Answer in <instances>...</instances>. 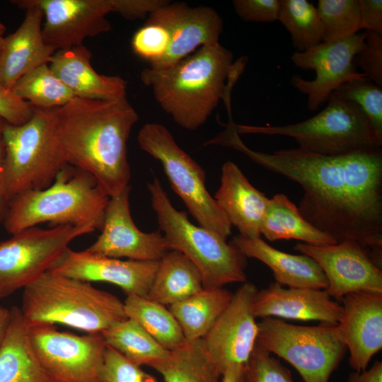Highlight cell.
Masks as SVG:
<instances>
[{
  "label": "cell",
  "instance_id": "cell-1",
  "mask_svg": "<svg viewBox=\"0 0 382 382\" xmlns=\"http://www.w3.org/2000/svg\"><path fill=\"white\" fill-rule=\"evenodd\" d=\"M219 144L301 185L302 216L337 243L357 242L381 267L382 148L339 156L299 147L266 153L247 146L232 127L221 134Z\"/></svg>",
  "mask_w": 382,
  "mask_h": 382
},
{
  "label": "cell",
  "instance_id": "cell-2",
  "mask_svg": "<svg viewBox=\"0 0 382 382\" xmlns=\"http://www.w3.org/2000/svg\"><path fill=\"white\" fill-rule=\"evenodd\" d=\"M54 112L69 165L91 173L110 197L129 186L127 144L139 115L127 96L115 100L75 97Z\"/></svg>",
  "mask_w": 382,
  "mask_h": 382
},
{
  "label": "cell",
  "instance_id": "cell-3",
  "mask_svg": "<svg viewBox=\"0 0 382 382\" xmlns=\"http://www.w3.org/2000/svg\"><path fill=\"white\" fill-rule=\"evenodd\" d=\"M247 57L233 54L219 42L199 47L166 69H144L140 79L151 88L159 106L187 130L204 125L220 100L231 97Z\"/></svg>",
  "mask_w": 382,
  "mask_h": 382
},
{
  "label": "cell",
  "instance_id": "cell-4",
  "mask_svg": "<svg viewBox=\"0 0 382 382\" xmlns=\"http://www.w3.org/2000/svg\"><path fill=\"white\" fill-rule=\"evenodd\" d=\"M21 310L28 325L62 324L88 334L102 333L127 318L116 296L50 270L23 289Z\"/></svg>",
  "mask_w": 382,
  "mask_h": 382
},
{
  "label": "cell",
  "instance_id": "cell-5",
  "mask_svg": "<svg viewBox=\"0 0 382 382\" xmlns=\"http://www.w3.org/2000/svg\"><path fill=\"white\" fill-rule=\"evenodd\" d=\"M109 199L91 173L68 164L48 187L13 198L3 224L11 235L46 222L100 231Z\"/></svg>",
  "mask_w": 382,
  "mask_h": 382
},
{
  "label": "cell",
  "instance_id": "cell-6",
  "mask_svg": "<svg viewBox=\"0 0 382 382\" xmlns=\"http://www.w3.org/2000/svg\"><path fill=\"white\" fill-rule=\"evenodd\" d=\"M151 206L168 250H178L199 270L204 287L245 282L246 257L217 233L190 221L172 204L159 180L147 183Z\"/></svg>",
  "mask_w": 382,
  "mask_h": 382
},
{
  "label": "cell",
  "instance_id": "cell-7",
  "mask_svg": "<svg viewBox=\"0 0 382 382\" xmlns=\"http://www.w3.org/2000/svg\"><path fill=\"white\" fill-rule=\"evenodd\" d=\"M4 179L11 201L30 190L48 187L68 165L59 140L54 109L34 108L21 125L5 122Z\"/></svg>",
  "mask_w": 382,
  "mask_h": 382
},
{
  "label": "cell",
  "instance_id": "cell-8",
  "mask_svg": "<svg viewBox=\"0 0 382 382\" xmlns=\"http://www.w3.org/2000/svg\"><path fill=\"white\" fill-rule=\"evenodd\" d=\"M328 105L313 117L282 126L239 125L241 134L280 135L293 138L299 148L325 156H339L382 147L369 120L354 103L332 93Z\"/></svg>",
  "mask_w": 382,
  "mask_h": 382
},
{
  "label": "cell",
  "instance_id": "cell-9",
  "mask_svg": "<svg viewBox=\"0 0 382 382\" xmlns=\"http://www.w3.org/2000/svg\"><path fill=\"white\" fill-rule=\"evenodd\" d=\"M137 141L161 163L173 190L198 224L226 239L232 226L208 192L204 169L178 145L170 131L159 123L149 122L139 130Z\"/></svg>",
  "mask_w": 382,
  "mask_h": 382
},
{
  "label": "cell",
  "instance_id": "cell-10",
  "mask_svg": "<svg viewBox=\"0 0 382 382\" xmlns=\"http://www.w3.org/2000/svg\"><path fill=\"white\" fill-rule=\"evenodd\" d=\"M257 327V342L292 365L304 382H329L347 351L336 325L303 326L268 317Z\"/></svg>",
  "mask_w": 382,
  "mask_h": 382
},
{
  "label": "cell",
  "instance_id": "cell-11",
  "mask_svg": "<svg viewBox=\"0 0 382 382\" xmlns=\"http://www.w3.org/2000/svg\"><path fill=\"white\" fill-rule=\"evenodd\" d=\"M96 229L90 225L26 228L0 241V299L49 271L75 238Z\"/></svg>",
  "mask_w": 382,
  "mask_h": 382
},
{
  "label": "cell",
  "instance_id": "cell-12",
  "mask_svg": "<svg viewBox=\"0 0 382 382\" xmlns=\"http://www.w3.org/2000/svg\"><path fill=\"white\" fill-rule=\"evenodd\" d=\"M28 326L35 355L54 382H102L107 344L101 333L81 336L51 324Z\"/></svg>",
  "mask_w": 382,
  "mask_h": 382
},
{
  "label": "cell",
  "instance_id": "cell-13",
  "mask_svg": "<svg viewBox=\"0 0 382 382\" xmlns=\"http://www.w3.org/2000/svg\"><path fill=\"white\" fill-rule=\"evenodd\" d=\"M366 36L365 31L331 42H320L302 52H294L291 61L298 68L314 70L316 77L306 80L295 74L291 86L307 96V108L317 111L330 96L345 82L368 79L357 71L353 59Z\"/></svg>",
  "mask_w": 382,
  "mask_h": 382
},
{
  "label": "cell",
  "instance_id": "cell-14",
  "mask_svg": "<svg viewBox=\"0 0 382 382\" xmlns=\"http://www.w3.org/2000/svg\"><path fill=\"white\" fill-rule=\"evenodd\" d=\"M294 249L312 257L323 270L329 296L342 299L357 291L382 292V270L357 242L321 245L296 243Z\"/></svg>",
  "mask_w": 382,
  "mask_h": 382
},
{
  "label": "cell",
  "instance_id": "cell-15",
  "mask_svg": "<svg viewBox=\"0 0 382 382\" xmlns=\"http://www.w3.org/2000/svg\"><path fill=\"white\" fill-rule=\"evenodd\" d=\"M257 291L253 283H243L202 339L222 374L231 364L245 366L257 343L258 327L252 307Z\"/></svg>",
  "mask_w": 382,
  "mask_h": 382
},
{
  "label": "cell",
  "instance_id": "cell-16",
  "mask_svg": "<svg viewBox=\"0 0 382 382\" xmlns=\"http://www.w3.org/2000/svg\"><path fill=\"white\" fill-rule=\"evenodd\" d=\"M19 1L42 11L43 40L57 50L82 45L87 37L111 29L106 16L113 12L112 0Z\"/></svg>",
  "mask_w": 382,
  "mask_h": 382
},
{
  "label": "cell",
  "instance_id": "cell-17",
  "mask_svg": "<svg viewBox=\"0 0 382 382\" xmlns=\"http://www.w3.org/2000/svg\"><path fill=\"white\" fill-rule=\"evenodd\" d=\"M128 186L110 197L101 233L86 250L112 258L157 262L168 251L161 231L145 233L139 230L131 216Z\"/></svg>",
  "mask_w": 382,
  "mask_h": 382
},
{
  "label": "cell",
  "instance_id": "cell-18",
  "mask_svg": "<svg viewBox=\"0 0 382 382\" xmlns=\"http://www.w3.org/2000/svg\"><path fill=\"white\" fill-rule=\"evenodd\" d=\"M146 22L164 26L170 34L166 54L150 66L158 70L174 66L196 48L219 43L223 31L222 18L215 9L185 2L169 1L150 13Z\"/></svg>",
  "mask_w": 382,
  "mask_h": 382
},
{
  "label": "cell",
  "instance_id": "cell-19",
  "mask_svg": "<svg viewBox=\"0 0 382 382\" xmlns=\"http://www.w3.org/2000/svg\"><path fill=\"white\" fill-rule=\"evenodd\" d=\"M158 262L122 260L68 248L50 271L88 282H108L118 286L127 296L146 297Z\"/></svg>",
  "mask_w": 382,
  "mask_h": 382
},
{
  "label": "cell",
  "instance_id": "cell-20",
  "mask_svg": "<svg viewBox=\"0 0 382 382\" xmlns=\"http://www.w3.org/2000/svg\"><path fill=\"white\" fill-rule=\"evenodd\" d=\"M341 300L337 330L349 352L350 366L361 371L382 348V292H352Z\"/></svg>",
  "mask_w": 382,
  "mask_h": 382
},
{
  "label": "cell",
  "instance_id": "cell-21",
  "mask_svg": "<svg viewBox=\"0 0 382 382\" xmlns=\"http://www.w3.org/2000/svg\"><path fill=\"white\" fill-rule=\"evenodd\" d=\"M252 307L255 318L318 320L330 325H337L342 315V305L325 289L284 288L276 282L257 291Z\"/></svg>",
  "mask_w": 382,
  "mask_h": 382
},
{
  "label": "cell",
  "instance_id": "cell-22",
  "mask_svg": "<svg viewBox=\"0 0 382 382\" xmlns=\"http://www.w3.org/2000/svg\"><path fill=\"white\" fill-rule=\"evenodd\" d=\"M11 2L26 13L17 30L4 37L0 52V83L10 89L27 72L49 64L57 51L43 40L42 11L19 0Z\"/></svg>",
  "mask_w": 382,
  "mask_h": 382
},
{
  "label": "cell",
  "instance_id": "cell-23",
  "mask_svg": "<svg viewBox=\"0 0 382 382\" xmlns=\"http://www.w3.org/2000/svg\"><path fill=\"white\" fill-rule=\"evenodd\" d=\"M217 204L239 235L261 238V226L270 199L255 188L233 161L221 167V183L214 195Z\"/></svg>",
  "mask_w": 382,
  "mask_h": 382
},
{
  "label": "cell",
  "instance_id": "cell-24",
  "mask_svg": "<svg viewBox=\"0 0 382 382\" xmlns=\"http://www.w3.org/2000/svg\"><path fill=\"white\" fill-rule=\"evenodd\" d=\"M92 54L83 45L58 50L49 66L76 97L94 100H115L127 96V81L120 76L97 73Z\"/></svg>",
  "mask_w": 382,
  "mask_h": 382
},
{
  "label": "cell",
  "instance_id": "cell-25",
  "mask_svg": "<svg viewBox=\"0 0 382 382\" xmlns=\"http://www.w3.org/2000/svg\"><path fill=\"white\" fill-rule=\"evenodd\" d=\"M231 243L246 257L256 259L272 270L275 282L289 288L325 289L327 279L311 257L279 250L262 238L248 239L239 234Z\"/></svg>",
  "mask_w": 382,
  "mask_h": 382
},
{
  "label": "cell",
  "instance_id": "cell-26",
  "mask_svg": "<svg viewBox=\"0 0 382 382\" xmlns=\"http://www.w3.org/2000/svg\"><path fill=\"white\" fill-rule=\"evenodd\" d=\"M11 312L10 324L0 347V382H54L35 355L21 308L13 306Z\"/></svg>",
  "mask_w": 382,
  "mask_h": 382
},
{
  "label": "cell",
  "instance_id": "cell-27",
  "mask_svg": "<svg viewBox=\"0 0 382 382\" xmlns=\"http://www.w3.org/2000/svg\"><path fill=\"white\" fill-rule=\"evenodd\" d=\"M201 274L194 263L178 250H168L158 262L147 298L169 306L203 288Z\"/></svg>",
  "mask_w": 382,
  "mask_h": 382
},
{
  "label": "cell",
  "instance_id": "cell-28",
  "mask_svg": "<svg viewBox=\"0 0 382 382\" xmlns=\"http://www.w3.org/2000/svg\"><path fill=\"white\" fill-rule=\"evenodd\" d=\"M233 296L224 287H203L187 299L170 306L185 340L203 339Z\"/></svg>",
  "mask_w": 382,
  "mask_h": 382
},
{
  "label": "cell",
  "instance_id": "cell-29",
  "mask_svg": "<svg viewBox=\"0 0 382 382\" xmlns=\"http://www.w3.org/2000/svg\"><path fill=\"white\" fill-rule=\"evenodd\" d=\"M261 235L270 241L295 239L315 245L337 243L309 224L302 216L298 207L282 193L269 200L262 222Z\"/></svg>",
  "mask_w": 382,
  "mask_h": 382
},
{
  "label": "cell",
  "instance_id": "cell-30",
  "mask_svg": "<svg viewBox=\"0 0 382 382\" xmlns=\"http://www.w3.org/2000/svg\"><path fill=\"white\" fill-rule=\"evenodd\" d=\"M151 368L165 382H221L222 374L202 339L185 341Z\"/></svg>",
  "mask_w": 382,
  "mask_h": 382
},
{
  "label": "cell",
  "instance_id": "cell-31",
  "mask_svg": "<svg viewBox=\"0 0 382 382\" xmlns=\"http://www.w3.org/2000/svg\"><path fill=\"white\" fill-rule=\"evenodd\" d=\"M124 306L127 318L138 323L166 349L172 350L186 341L178 322L166 306L147 297L129 295Z\"/></svg>",
  "mask_w": 382,
  "mask_h": 382
},
{
  "label": "cell",
  "instance_id": "cell-32",
  "mask_svg": "<svg viewBox=\"0 0 382 382\" xmlns=\"http://www.w3.org/2000/svg\"><path fill=\"white\" fill-rule=\"evenodd\" d=\"M101 334L108 346L139 366L152 367L164 359L169 352L129 318L114 325Z\"/></svg>",
  "mask_w": 382,
  "mask_h": 382
},
{
  "label": "cell",
  "instance_id": "cell-33",
  "mask_svg": "<svg viewBox=\"0 0 382 382\" xmlns=\"http://www.w3.org/2000/svg\"><path fill=\"white\" fill-rule=\"evenodd\" d=\"M11 89L17 96L39 109L60 108L76 97L48 64L25 74Z\"/></svg>",
  "mask_w": 382,
  "mask_h": 382
},
{
  "label": "cell",
  "instance_id": "cell-34",
  "mask_svg": "<svg viewBox=\"0 0 382 382\" xmlns=\"http://www.w3.org/2000/svg\"><path fill=\"white\" fill-rule=\"evenodd\" d=\"M277 21L291 35L296 52L307 51L322 42L317 8L307 0H279Z\"/></svg>",
  "mask_w": 382,
  "mask_h": 382
},
{
  "label": "cell",
  "instance_id": "cell-35",
  "mask_svg": "<svg viewBox=\"0 0 382 382\" xmlns=\"http://www.w3.org/2000/svg\"><path fill=\"white\" fill-rule=\"evenodd\" d=\"M316 8L322 42L337 41L361 30L359 0H319Z\"/></svg>",
  "mask_w": 382,
  "mask_h": 382
},
{
  "label": "cell",
  "instance_id": "cell-36",
  "mask_svg": "<svg viewBox=\"0 0 382 382\" xmlns=\"http://www.w3.org/2000/svg\"><path fill=\"white\" fill-rule=\"evenodd\" d=\"M333 93L356 105L382 139V87L365 79L345 82Z\"/></svg>",
  "mask_w": 382,
  "mask_h": 382
},
{
  "label": "cell",
  "instance_id": "cell-37",
  "mask_svg": "<svg viewBox=\"0 0 382 382\" xmlns=\"http://www.w3.org/2000/svg\"><path fill=\"white\" fill-rule=\"evenodd\" d=\"M243 382H295L290 371L257 342L244 366Z\"/></svg>",
  "mask_w": 382,
  "mask_h": 382
},
{
  "label": "cell",
  "instance_id": "cell-38",
  "mask_svg": "<svg viewBox=\"0 0 382 382\" xmlns=\"http://www.w3.org/2000/svg\"><path fill=\"white\" fill-rule=\"evenodd\" d=\"M170 41L169 32L164 26L146 22L134 33L131 46L133 52L151 66L165 57Z\"/></svg>",
  "mask_w": 382,
  "mask_h": 382
},
{
  "label": "cell",
  "instance_id": "cell-39",
  "mask_svg": "<svg viewBox=\"0 0 382 382\" xmlns=\"http://www.w3.org/2000/svg\"><path fill=\"white\" fill-rule=\"evenodd\" d=\"M102 382H158L120 352L107 345L102 369Z\"/></svg>",
  "mask_w": 382,
  "mask_h": 382
},
{
  "label": "cell",
  "instance_id": "cell-40",
  "mask_svg": "<svg viewBox=\"0 0 382 382\" xmlns=\"http://www.w3.org/2000/svg\"><path fill=\"white\" fill-rule=\"evenodd\" d=\"M364 31L365 39L353 62L371 81L382 87V34Z\"/></svg>",
  "mask_w": 382,
  "mask_h": 382
},
{
  "label": "cell",
  "instance_id": "cell-41",
  "mask_svg": "<svg viewBox=\"0 0 382 382\" xmlns=\"http://www.w3.org/2000/svg\"><path fill=\"white\" fill-rule=\"evenodd\" d=\"M34 108L0 83V117L11 125H21L30 120Z\"/></svg>",
  "mask_w": 382,
  "mask_h": 382
},
{
  "label": "cell",
  "instance_id": "cell-42",
  "mask_svg": "<svg viewBox=\"0 0 382 382\" xmlns=\"http://www.w3.org/2000/svg\"><path fill=\"white\" fill-rule=\"evenodd\" d=\"M233 6L243 21L270 23L277 21L279 0H233Z\"/></svg>",
  "mask_w": 382,
  "mask_h": 382
},
{
  "label": "cell",
  "instance_id": "cell-43",
  "mask_svg": "<svg viewBox=\"0 0 382 382\" xmlns=\"http://www.w3.org/2000/svg\"><path fill=\"white\" fill-rule=\"evenodd\" d=\"M169 1L167 0H112L113 12L118 13L128 20L143 19Z\"/></svg>",
  "mask_w": 382,
  "mask_h": 382
},
{
  "label": "cell",
  "instance_id": "cell-44",
  "mask_svg": "<svg viewBox=\"0 0 382 382\" xmlns=\"http://www.w3.org/2000/svg\"><path fill=\"white\" fill-rule=\"evenodd\" d=\"M361 30L382 34V1L359 0Z\"/></svg>",
  "mask_w": 382,
  "mask_h": 382
},
{
  "label": "cell",
  "instance_id": "cell-45",
  "mask_svg": "<svg viewBox=\"0 0 382 382\" xmlns=\"http://www.w3.org/2000/svg\"><path fill=\"white\" fill-rule=\"evenodd\" d=\"M4 124L5 122L0 117V224L3 223L5 219L10 202L6 189L4 179L6 156V148L4 138Z\"/></svg>",
  "mask_w": 382,
  "mask_h": 382
},
{
  "label": "cell",
  "instance_id": "cell-46",
  "mask_svg": "<svg viewBox=\"0 0 382 382\" xmlns=\"http://www.w3.org/2000/svg\"><path fill=\"white\" fill-rule=\"evenodd\" d=\"M347 382H382V362L376 361L369 369L350 373Z\"/></svg>",
  "mask_w": 382,
  "mask_h": 382
},
{
  "label": "cell",
  "instance_id": "cell-47",
  "mask_svg": "<svg viewBox=\"0 0 382 382\" xmlns=\"http://www.w3.org/2000/svg\"><path fill=\"white\" fill-rule=\"evenodd\" d=\"M244 366L231 364L225 369L221 382H243Z\"/></svg>",
  "mask_w": 382,
  "mask_h": 382
},
{
  "label": "cell",
  "instance_id": "cell-48",
  "mask_svg": "<svg viewBox=\"0 0 382 382\" xmlns=\"http://www.w3.org/2000/svg\"><path fill=\"white\" fill-rule=\"evenodd\" d=\"M11 318V309L0 306V347L6 337Z\"/></svg>",
  "mask_w": 382,
  "mask_h": 382
},
{
  "label": "cell",
  "instance_id": "cell-49",
  "mask_svg": "<svg viewBox=\"0 0 382 382\" xmlns=\"http://www.w3.org/2000/svg\"><path fill=\"white\" fill-rule=\"evenodd\" d=\"M6 31V27L5 25L0 21V52L1 50L3 45L4 40V33Z\"/></svg>",
  "mask_w": 382,
  "mask_h": 382
}]
</instances>
